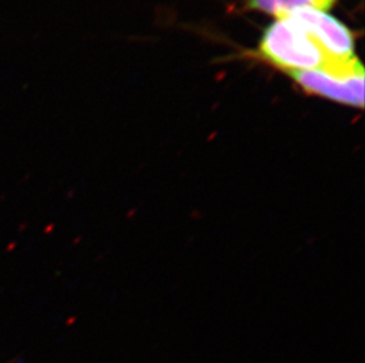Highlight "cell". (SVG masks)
I'll return each mask as SVG.
<instances>
[{"instance_id": "obj_1", "label": "cell", "mask_w": 365, "mask_h": 363, "mask_svg": "<svg viewBox=\"0 0 365 363\" xmlns=\"http://www.w3.org/2000/svg\"><path fill=\"white\" fill-rule=\"evenodd\" d=\"M259 53L287 73L319 69L338 59L327 55L316 39L289 17L278 18L266 28Z\"/></svg>"}, {"instance_id": "obj_3", "label": "cell", "mask_w": 365, "mask_h": 363, "mask_svg": "<svg viewBox=\"0 0 365 363\" xmlns=\"http://www.w3.org/2000/svg\"><path fill=\"white\" fill-rule=\"evenodd\" d=\"M285 17L297 21L331 57L338 59L355 57V41L351 31L330 14L314 9H300L286 14Z\"/></svg>"}, {"instance_id": "obj_2", "label": "cell", "mask_w": 365, "mask_h": 363, "mask_svg": "<svg viewBox=\"0 0 365 363\" xmlns=\"http://www.w3.org/2000/svg\"><path fill=\"white\" fill-rule=\"evenodd\" d=\"M289 75L307 93L351 107L364 105V69L356 56L337 59L319 69L292 71Z\"/></svg>"}, {"instance_id": "obj_4", "label": "cell", "mask_w": 365, "mask_h": 363, "mask_svg": "<svg viewBox=\"0 0 365 363\" xmlns=\"http://www.w3.org/2000/svg\"><path fill=\"white\" fill-rule=\"evenodd\" d=\"M334 3L336 0H246V6L250 10L262 11L282 18L300 9L329 10Z\"/></svg>"}]
</instances>
